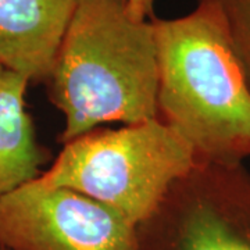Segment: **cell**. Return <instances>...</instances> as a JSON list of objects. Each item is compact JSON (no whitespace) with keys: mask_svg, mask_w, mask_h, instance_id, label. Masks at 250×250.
<instances>
[{"mask_svg":"<svg viewBox=\"0 0 250 250\" xmlns=\"http://www.w3.org/2000/svg\"><path fill=\"white\" fill-rule=\"evenodd\" d=\"M190 146L159 118L120 129H92L65 143L38 181L104 203L138 225L170 187L196 167Z\"/></svg>","mask_w":250,"mask_h":250,"instance_id":"cell-3","label":"cell"},{"mask_svg":"<svg viewBox=\"0 0 250 250\" xmlns=\"http://www.w3.org/2000/svg\"><path fill=\"white\" fill-rule=\"evenodd\" d=\"M0 248L139 250L136 225L104 203L32 179L0 197Z\"/></svg>","mask_w":250,"mask_h":250,"instance_id":"cell-5","label":"cell"},{"mask_svg":"<svg viewBox=\"0 0 250 250\" xmlns=\"http://www.w3.org/2000/svg\"><path fill=\"white\" fill-rule=\"evenodd\" d=\"M0 250H7V249H4V248H0Z\"/></svg>","mask_w":250,"mask_h":250,"instance_id":"cell-11","label":"cell"},{"mask_svg":"<svg viewBox=\"0 0 250 250\" xmlns=\"http://www.w3.org/2000/svg\"><path fill=\"white\" fill-rule=\"evenodd\" d=\"M78 0H0V62L46 83Z\"/></svg>","mask_w":250,"mask_h":250,"instance_id":"cell-6","label":"cell"},{"mask_svg":"<svg viewBox=\"0 0 250 250\" xmlns=\"http://www.w3.org/2000/svg\"><path fill=\"white\" fill-rule=\"evenodd\" d=\"M136 235L139 250H250V174L243 164L196 166Z\"/></svg>","mask_w":250,"mask_h":250,"instance_id":"cell-4","label":"cell"},{"mask_svg":"<svg viewBox=\"0 0 250 250\" xmlns=\"http://www.w3.org/2000/svg\"><path fill=\"white\" fill-rule=\"evenodd\" d=\"M27 86L25 78L9 70L0 81V197L38 178L52 157L25 110Z\"/></svg>","mask_w":250,"mask_h":250,"instance_id":"cell-7","label":"cell"},{"mask_svg":"<svg viewBox=\"0 0 250 250\" xmlns=\"http://www.w3.org/2000/svg\"><path fill=\"white\" fill-rule=\"evenodd\" d=\"M152 20L135 17L124 0H78L45 83L65 117L62 145L104 123L157 118Z\"/></svg>","mask_w":250,"mask_h":250,"instance_id":"cell-1","label":"cell"},{"mask_svg":"<svg viewBox=\"0 0 250 250\" xmlns=\"http://www.w3.org/2000/svg\"><path fill=\"white\" fill-rule=\"evenodd\" d=\"M135 17L141 20L154 18L153 9H154V0H124Z\"/></svg>","mask_w":250,"mask_h":250,"instance_id":"cell-9","label":"cell"},{"mask_svg":"<svg viewBox=\"0 0 250 250\" xmlns=\"http://www.w3.org/2000/svg\"><path fill=\"white\" fill-rule=\"evenodd\" d=\"M157 118L190 146L197 166H238L250 157V86L215 17L197 6L153 18Z\"/></svg>","mask_w":250,"mask_h":250,"instance_id":"cell-2","label":"cell"},{"mask_svg":"<svg viewBox=\"0 0 250 250\" xmlns=\"http://www.w3.org/2000/svg\"><path fill=\"white\" fill-rule=\"evenodd\" d=\"M6 71H7V70H6V68L3 67V64L0 62V81H1V78H3V75L6 74Z\"/></svg>","mask_w":250,"mask_h":250,"instance_id":"cell-10","label":"cell"},{"mask_svg":"<svg viewBox=\"0 0 250 250\" xmlns=\"http://www.w3.org/2000/svg\"><path fill=\"white\" fill-rule=\"evenodd\" d=\"M220 22L250 86V0H197Z\"/></svg>","mask_w":250,"mask_h":250,"instance_id":"cell-8","label":"cell"}]
</instances>
